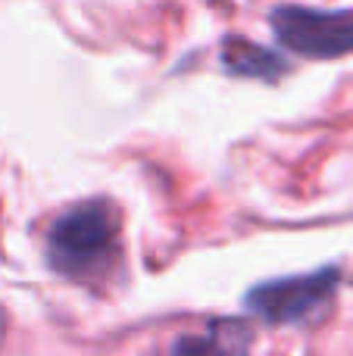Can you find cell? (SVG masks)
<instances>
[{"instance_id":"obj_3","label":"cell","mask_w":353,"mask_h":356,"mask_svg":"<svg viewBox=\"0 0 353 356\" xmlns=\"http://www.w3.org/2000/svg\"><path fill=\"white\" fill-rule=\"evenodd\" d=\"M275 41L306 60H338L353 54V10H316L281 3L269 13Z\"/></svg>"},{"instance_id":"obj_2","label":"cell","mask_w":353,"mask_h":356,"mask_svg":"<svg viewBox=\"0 0 353 356\" xmlns=\"http://www.w3.org/2000/svg\"><path fill=\"white\" fill-rule=\"evenodd\" d=\"M341 269L322 266L300 275H281L256 284L244 294V309L269 325H297L322 313L325 303L335 297Z\"/></svg>"},{"instance_id":"obj_1","label":"cell","mask_w":353,"mask_h":356,"mask_svg":"<svg viewBox=\"0 0 353 356\" xmlns=\"http://www.w3.org/2000/svg\"><path fill=\"white\" fill-rule=\"evenodd\" d=\"M119 247V219L106 200H85L63 209L47 228V263L60 275H85Z\"/></svg>"},{"instance_id":"obj_5","label":"cell","mask_w":353,"mask_h":356,"mask_svg":"<svg viewBox=\"0 0 353 356\" xmlns=\"http://www.w3.org/2000/svg\"><path fill=\"white\" fill-rule=\"evenodd\" d=\"M0 338H3V313H0Z\"/></svg>"},{"instance_id":"obj_4","label":"cell","mask_w":353,"mask_h":356,"mask_svg":"<svg viewBox=\"0 0 353 356\" xmlns=\"http://www.w3.org/2000/svg\"><path fill=\"white\" fill-rule=\"evenodd\" d=\"M222 66H225V72H231V75L263 79V81H275L288 72L285 56H279L269 47H260V44L247 41V38H225Z\"/></svg>"}]
</instances>
